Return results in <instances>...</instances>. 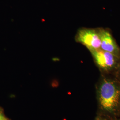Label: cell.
I'll use <instances>...</instances> for the list:
<instances>
[{
	"mask_svg": "<svg viewBox=\"0 0 120 120\" xmlns=\"http://www.w3.org/2000/svg\"><path fill=\"white\" fill-rule=\"evenodd\" d=\"M98 110L97 113L109 120L119 118L120 82L112 75L101 74L96 85Z\"/></svg>",
	"mask_w": 120,
	"mask_h": 120,
	"instance_id": "6da1fadb",
	"label": "cell"
},
{
	"mask_svg": "<svg viewBox=\"0 0 120 120\" xmlns=\"http://www.w3.org/2000/svg\"><path fill=\"white\" fill-rule=\"evenodd\" d=\"M90 52L101 74L113 75L119 63L120 57L101 49Z\"/></svg>",
	"mask_w": 120,
	"mask_h": 120,
	"instance_id": "7a4b0ae2",
	"label": "cell"
},
{
	"mask_svg": "<svg viewBox=\"0 0 120 120\" xmlns=\"http://www.w3.org/2000/svg\"><path fill=\"white\" fill-rule=\"evenodd\" d=\"M75 40L77 43L86 46L90 52L101 48V39L98 29L80 28L77 30Z\"/></svg>",
	"mask_w": 120,
	"mask_h": 120,
	"instance_id": "3957f363",
	"label": "cell"
},
{
	"mask_svg": "<svg viewBox=\"0 0 120 120\" xmlns=\"http://www.w3.org/2000/svg\"><path fill=\"white\" fill-rule=\"evenodd\" d=\"M101 39V49L120 57V49L109 30L98 29Z\"/></svg>",
	"mask_w": 120,
	"mask_h": 120,
	"instance_id": "277c9868",
	"label": "cell"
},
{
	"mask_svg": "<svg viewBox=\"0 0 120 120\" xmlns=\"http://www.w3.org/2000/svg\"><path fill=\"white\" fill-rule=\"evenodd\" d=\"M113 76L120 82V60L118 66L116 69V71L113 74Z\"/></svg>",
	"mask_w": 120,
	"mask_h": 120,
	"instance_id": "5b68a950",
	"label": "cell"
},
{
	"mask_svg": "<svg viewBox=\"0 0 120 120\" xmlns=\"http://www.w3.org/2000/svg\"><path fill=\"white\" fill-rule=\"evenodd\" d=\"M8 119L9 118L5 116L3 109L0 107V120H6Z\"/></svg>",
	"mask_w": 120,
	"mask_h": 120,
	"instance_id": "8992f818",
	"label": "cell"
},
{
	"mask_svg": "<svg viewBox=\"0 0 120 120\" xmlns=\"http://www.w3.org/2000/svg\"><path fill=\"white\" fill-rule=\"evenodd\" d=\"M94 120H109L107 117L102 116L100 114L97 113Z\"/></svg>",
	"mask_w": 120,
	"mask_h": 120,
	"instance_id": "52a82bcc",
	"label": "cell"
},
{
	"mask_svg": "<svg viewBox=\"0 0 120 120\" xmlns=\"http://www.w3.org/2000/svg\"><path fill=\"white\" fill-rule=\"evenodd\" d=\"M118 116H119V118L120 117V107H119V114H118Z\"/></svg>",
	"mask_w": 120,
	"mask_h": 120,
	"instance_id": "ba28073f",
	"label": "cell"
},
{
	"mask_svg": "<svg viewBox=\"0 0 120 120\" xmlns=\"http://www.w3.org/2000/svg\"><path fill=\"white\" fill-rule=\"evenodd\" d=\"M116 120H120V118H117V119Z\"/></svg>",
	"mask_w": 120,
	"mask_h": 120,
	"instance_id": "9c48e42d",
	"label": "cell"
},
{
	"mask_svg": "<svg viewBox=\"0 0 120 120\" xmlns=\"http://www.w3.org/2000/svg\"><path fill=\"white\" fill-rule=\"evenodd\" d=\"M10 120V119H9H9H7V120Z\"/></svg>",
	"mask_w": 120,
	"mask_h": 120,
	"instance_id": "30bf717a",
	"label": "cell"
}]
</instances>
